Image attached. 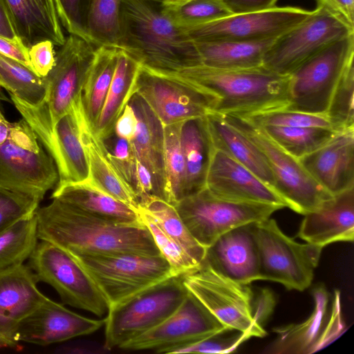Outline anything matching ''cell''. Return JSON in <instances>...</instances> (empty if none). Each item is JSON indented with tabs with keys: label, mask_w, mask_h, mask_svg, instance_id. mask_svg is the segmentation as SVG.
I'll use <instances>...</instances> for the list:
<instances>
[{
	"label": "cell",
	"mask_w": 354,
	"mask_h": 354,
	"mask_svg": "<svg viewBox=\"0 0 354 354\" xmlns=\"http://www.w3.org/2000/svg\"><path fill=\"white\" fill-rule=\"evenodd\" d=\"M39 240L50 242L69 253L160 254L143 223L110 222L53 198L35 211Z\"/></svg>",
	"instance_id": "obj_1"
},
{
	"label": "cell",
	"mask_w": 354,
	"mask_h": 354,
	"mask_svg": "<svg viewBox=\"0 0 354 354\" xmlns=\"http://www.w3.org/2000/svg\"><path fill=\"white\" fill-rule=\"evenodd\" d=\"M118 47L155 70L180 72L202 64L195 41L150 0H122Z\"/></svg>",
	"instance_id": "obj_2"
},
{
	"label": "cell",
	"mask_w": 354,
	"mask_h": 354,
	"mask_svg": "<svg viewBox=\"0 0 354 354\" xmlns=\"http://www.w3.org/2000/svg\"><path fill=\"white\" fill-rule=\"evenodd\" d=\"M177 73L207 93L212 112L252 114L285 109L289 104L290 75H279L263 66L222 69L200 64Z\"/></svg>",
	"instance_id": "obj_3"
},
{
	"label": "cell",
	"mask_w": 354,
	"mask_h": 354,
	"mask_svg": "<svg viewBox=\"0 0 354 354\" xmlns=\"http://www.w3.org/2000/svg\"><path fill=\"white\" fill-rule=\"evenodd\" d=\"M96 47L75 35L65 39L55 54V62L44 77L46 92L38 106L28 105L10 95L16 109L36 135L53 129L82 95Z\"/></svg>",
	"instance_id": "obj_4"
},
{
	"label": "cell",
	"mask_w": 354,
	"mask_h": 354,
	"mask_svg": "<svg viewBox=\"0 0 354 354\" xmlns=\"http://www.w3.org/2000/svg\"><path fill=\"white\" fill-rule=\"evenodd\" d=\"M352 35L354 20L337 0H316L309 16L274 40L262 66L279 75H290L326 46Z\"/></svg>",
	"instance_id": "obj_5"
},
{
	"label": "cell",
	"mask_w": 354,
	"mask_h": 354,
	"mask_svg": "<svg viewBox=\"0 0 354 354\" xmlns=\"http://www.w3.org/2000/svg\"><path fill=\"white\" fill-rule=\"evenodd\" d=\"M69 254L95 283L109 308L147 288L175 276L170 265L161 254Z\"/></svg>",
	"instance_id": "obj_6"
},
{
	"label": "cell",
	"mask_w": 354,
	"mask_h": 354,
	"mask_svg": "<svg viewBox=\"0 0 354 354\" xmlns=\"http://www.w3.org/2000/svg\"><path fill=\"white\" fill-rule=\"evenodd\" d=\"M187 294L183 275L173 276L109 308L104 348H119L157 326L177 310Z\"/></svg>",
	"instance_id": "obj_7"
},
{
	"label": "cell",
	"mask_w": 354,
	"mask_h": 354,
	"mask_svg": "<svg viewBox=\"0 0 354 354\" xmlns=\"http://www.w3.org/2000/svg\"><path fill=\"white\" fill-rule=\"evenodd\" d=\"M59 180L57 167L35 133L22 118L12 122L0 144V185L39 201Z\"/></svg>",
	"instance_id": "obj_8"
},
{
	"label": "cell",
	"mask_w": 354,
	"mask_h": 354,
	"mask_svg": "<svg viewBox=\"0 0 354 354\" xmlns=\"http://www.w3.org/2000/svg\"><path fill=\"white\" fill-rule=\"evenodd\" d=\"M222 115L262 152L272 174L273 189L288 207L304 215L333 196L311 177L297 159L280 147L260 127L241 114Z\"/></svg>",
	"instance_id": "obj_9"
},
{
	"label": "cell",
	"mask_w": 354,
	"mask_h": 354,
	"mask_svg": "<svg viewBox=\"0 0 354 354\" xmlns=\"http://www.w3.org/2000/svg\"><path fill=\"white\" fill-rule=\"evenodd\" d=\"M259 261V279L302 291L310 286L322 247L301 244L286 236L274 219L252 223Z\"/></svg>",
	"instance_id": "obj_10"
},
{
	"label": "cell",
	"mask_w": 354,
	"mask_h": 354,
	"mask_svg": "<svg viewBox=\"0 0 354 354\" xmlns=\"http://www.w3.org/2000/svg\"><path fill=\"white\" fill-rule=\"evenodd\" d=\"M174 206L190 234L205 248L227 231L267 219L281 209L274 205L223 199L205 187Z\"/></svg>",
	"instance_id": "obj_11"
},
{
	"label": "cell",
	"mask_w": 354,
	"mask_h": 354,
	"mask_svg": "<svg viewBox=\"0 0 354 354\" xmlns=\"http://www.w3.org/2000/svg\"><path fill=\"white\" fill-rule=\"evenodd\" d=\"M354 59V35L336 41L307 59L290 75L286 110L326 115L336 84Z\"/></svg>",
	"instance_id": "obj_12"
},
{
	"label": "cell",
	"mask_w": 354,
	"mask_h": 354,
	"mask_svg": "<svg viewBox=\"0 0 354 354\" xmlns=\"http://www.w3.org/2000/svg\"><path fill=\"white\" fill-rule=\"evenodd\" d=\"M28 266L38 282L53 287L64 304L98 317L107 313L108 304L95 283L63 248L40 240L29 258Z\"/></svg>",
	"instance_id": "obj_13"
},
{
	"label": "cell",
	"mask_w": 354,
	"mask_h": 354,
	"mask_svg": "<svg viewBox=\"0 0 354 354\" xmlns=\"http://www.w3.org/2000/svg\"><path fill=\"white\" fill-rule=\"evenodd\" d=\"M183 282L226 328L251 337L266 335V330L258 328L252 319L254 291L250 284L232 280L203 263L198 269L183 274Z\"/></svg>",
	"instance_id": "obj_14"
},
{
	"label": "cell",
	"mask_w": 354,
	"mask_h": 354,
	"mask_svg": "<svg viewBox=\"0 0 354 354\" xmlns=\"http://www.w3.org/2000/svg\"><path fill=\"white\" fill-rule=\"evenodd\" d=\"M136 93L142 97L164 126L203 117L212 111V102L207 93L177 72L140 65Z\"/></svg>",
	"instance_id": "obj_15"
},
{
	"label": "cell",
	"mask_w": 354,
	"mask_h": 354,
	"mask_svg": "<svg viewBox=\"0 0 354 354\" xmlns=\"http://www.w3.org/2000/svg\"><path fill=\"white\" fill-rule=\"evenodd\" d=\"M227 329L191 292L164 322L122 344L126 351H153L169 353Z\"/></svg>",
	"instance_id": "obj_16"
},
{
	"label": "cell",
	"mask_w": 354,
	"mask_h": 354,
	"mask_svg": "<svg viewBox=\"0 0 354 354\" xmlns=\"http://www.w3.org/2000/svg\"><path fill=\"white\" fill-rule=\"evenodd\" d=\"M311 12L298 7L275 6L262 11L233 14L185 30L196 41L276 39L301 23Z\"/></svg>",
	"instance_id": "obj_17"
},
{
	"label": "cell",
	"mask_w": 354,
	"mask_h": 354,
	"mask_svg": "<svg viewBox=\"0 0 354 354\" xmlns=\"http://www.w3.org/2000/svg\"><path fill=\"white\" fill-rule=\"evenodd\" d=\"M83 112L81 95L52 129L36 135L54 160L59 176L57 185L82 182L88 178V162L81 140Z\"/></svg>",
	"instance_id": "obj_18"
},
{
	"label": "cell",
	"mask_w": 354,
	"mask_h": 354,
	"mask_svg": "<svg viewBox=\"0 0 354 354\" xmlns=\"http://www.w3.org/2000/svg\"><path fill=\"white\" fill-rule=\"evenodd\" d=\"M205 187L223 199L287 207L268 184L223 151L213 147Z\"/></svg>",
	"instance_id": "obj_19"
},
{
	"label": "cell",
	"mask_w": 354,
	"mask_h": 354,
	"mask_svg": "<svg viewBox=\"0 0 354 354\" xmlns=\"http://www.w3.org/2000/svg\"><path fill=\"white\" fill-rule=\"evenodd\" d=\"M104 325L103 319H91L48 297L20 324L18 342L47 346L90 335Z\"/></svg>",
	"instance_id": "obj_20"
},
{
	"label": "cell",
	"mask_w": 354,
	"mask_h": 354,
	"mask_svg": "<svg viewBox=\"0 0 354 354\" xmlns=\"http://www.w3.org/2000/svg\"><path fill=\"white\" fill-rule=\"evenodd\" d=\"M24 263L0 269V346L15 347L21 322L47 297Z\"/></svg>",
	"instance_id": "obj_21"
},
{
	"label": "cell",
	"mask_w": 354,
	"mask_h": 354,
	"mask_svg": "<svg viewBox=\"0 0 354 354\" xmlns=\"http://www.w3.org/2000/svg\"><path fill=\"white\" fill-rule=\"evenodd\" d=\"M203 263L243 284L259 279V261L252 223L232 229L206 248Z\"/></svg>",
	"instance_id": "obj_22"
},
{
	"label": "cell",
	"mask_w": 354,
	"mask_h": 354,
	"mask_svg": "<svg viewBox=\"0 0 354 354\" xmlns=\"http://www.w3.org/2000/svg\"><path fill=\"white\" fill-rule=\"evenodd\" d=\"M299 162L332 196L354 187V129L337 133Z\"/></svg>",
	"instance_id": "obj_23"
},
{
	"label": "cell",
	"mask_w": 354,
	"mask_h": 354,
	"mask_svg": "<svg viewBox=\"0 0 354 354\" xmlns=\"http://www.w3.org/2000/svg\"><path fill=\"white\" fill-rule=\"evenodd\" d=\"M298 236L324 248L354 239V187L333 196L317 209L304 214Z\"/></svg>",
	"instance_id": "obj_24"
},
{
	"label": "cell",
	"mask_w": 354,
	"mask_h": 354,
	"mask_svg": "<svg viewBox=\"0 0 354 354\" xmlns=\"http://www.w3.org/2000/svg\"><path fill=\"white\" fill-rule=\"evenodd\" d=\"M16 35L27 48L50 41L61 46L65 41L55 0H3Z\"/></svg>",
	"instance_id": "obj_25"
},
{
	"label": "cell",
	"mask_w": 354,
	"mask_h": 354,
	"mask_svg": "<svg viewBox=\"0 0 354 354\" xmlns=\"http://www.w3.org/2000/svg\"><path fill=\"white\" fill-rule=\"evenodd\" d=\"M138 118V129L131 142L137 158L152 174L159 197L167 199V180L164 166V125L137 93L129 101Z\"/></svg>",
	"instance_id": "obj_26"
},
{
	"label": "cell",
	"mask_w": 354,
	"mask_h": 354,
	"mask_svg": "<svg viewBox=\"0 0 354 354\" xmlns=\"http://www.w3.org/2000/svg\"><path fill=\"white\" fill-rule=\"evenodd\" d=\"M81 140L88 162V180L102 191L137 211L139 207L137 195L112 164L104 140L94 131L84 109L81 119Z\"/></svg>",
	"instance_id": "obj_27"
},
{
	"label": "cell",
	"mask_w": 354,
	"mask_h": 354,
	"mask_svg": "<svg viewBox=\"0 0 354 354\" xmlns=\"http://www.w3.org/2000/svg\"><path fill=\"white\" fill-rule=\"evenodd\" d=\"M203 118L213 147L226 153L273 189L272 171L255 144L222 114L211 111Z\"/></svg>",
	"instance_id": "obj_28"
},
{
	"label": "cell",
	"mask_w": 354,
	"mask_h": 354,
	"mask_svg": "<svg viewBox=\"0 0 354 354\" xmlns=\"http://www.w3.org/2000/svg\"><path fill=\"white\" fill-rule=\"evenodd\" d=\"M51 198L80 209L102 219L118 224L142 223L138 212L93 185L88 179L57 185Z\"/></svg>",
	"instance_id": "obj_29"
},
{
	"label": "cell",
	"mask_w": 354,
	"mask_h": 354,
	"mask_svg": "<svg viewBox=\"0 0 354 354\" xmlns=\"http://www.w3.org/2000/svg\"><path fill=\"white\" fill-rule=\"evenodd\" d=\"M314 309L304 322L274 329L278 337L269 348L272 353H312L318 344L328 322L329 295L323 285L313 290Z\"/></svg>",
	"instance_id": "obj_30"
},
{
	"label": "cell",
	"mask_w": 354,
	"mask_h": 354,
	"mask_svg": "<svg viewBox=\"0 0 354 354\" xmlns=\"http://www.w3.org/2000/svg\"><path fill=\"white\" fill-rule=\"evenodd\" d=\"M140 64L119 48L114 75L101 113L94 127L97 136L105 140L114 133L115 122L136 93V84Z\"/></svg>",
	"instance_id": "obj_31"
},
{
	"label": "cell",
	"mask_w": 354,
	"mask_h": 354,
	"mask_svg": "<svg viewBox=\"0 0 354 354\" xmlns=\"http://www.w3.org/2000/svg\"><path fill=\"white\" fill-rule=\"evenodd\" d=\"M203 117L185 120L180 126V146L185 169L184 197L205 187L213 145Z\"/></svg>",
	"instance_id": "obj_32"
},
{
	"label": "cell",
	"mask_w": 354,
	"mask_h": 354,
	"mask_svg": "<svg viewBox=\"0 0 354 354\" xmlns=\"http://www.w3.org/2000/svg\"><path fill=\"white\" fill-rule=\"evenodd\" d=\"M274 39L194 41L202 64L222 69H243L261 66L264 54Z\"/></svg>",
	"instance_id": "obj_33"
},
{
	"label": "cell",
	"mask_w": 354,
	"mask_h": 354,
	"mask_svg": "<svg viewBox=\"0 0 354 354\" xmlns=\"http://www.w3.org/2000/svg\"><path fill=\"white\" fill-rule=\"evenodd\" d=\"M119 48L96 47L84 83L82 99L88 120L94 127L101 113L117 62Z\"/></svg>",
	"instance_id": "obj_34"
},
{
	"label": "cell",
	"mask_w": 354,
	"mask_h": 354,
	"mask_svg": "<svg viewBox=\"0 0 354 354\" xmlns=\"http://www.w3.org/2000/svg\"><path fill=\"white\" fill-rule=\"evenodd\" d=\"M139 206L148 212L160 227L180 243L199 263L202 264L206 248L199 244L189 232L174 205L155 195L139 198Z\"/></svg>",
	"instance_id": "obj_35"
},
{
	"label": "cell",
	"mask_w": 354,
	"mask_h": 354,
	"mask_svg": "<svg viewBox=\"0 0 354 354\" xmlns=\"http://www.w3.org/2000/svg\"><path fill=\"white\" fill-rule=\"evenodd\" d=\"M35 212L16 221L0 232V269L23 264L37 243Z\"/></svg>",
	"instance_id": "obj_36"
},
{
	"label": "cell",
	"mask_w": 354,
	"mask_h": 354,
	"mask_svg": "<svg viewBox=\"0 0 354 354\" xmlns=\"http://www.w3.org/2000/svg\"><path fill=\"white\" fill-rule=\"evenodd\" d=\"M0 86L30 106L40 104L46 95L44 77L15 59L0 53Z\"/></svg>",
	"instance_id": "obj_37"
},
{
	"label": "cell",
	"mask_w": 354,
	"mask_h": 354,
	"mask_svg": "<svg viewBox=\"0 0 354 354\" xmlns=\"http://www.w3.org/2000/svg\"><path fill=\"white\" fill-rule=\"evenodd\" d=\"M121 3L122 0L88 1L84 30L95 47H118Z\"/></svg>",
	"instance_id": "obj_38"
},
{
	"label": "cell",
	"mask_w": 354,
	"mask_h": 354,
	"mask_svg": "<svg viewBox=\"0 0 354 354\" xmlns=\"http://www.w3.org/2000/svg\"><path fill=\"white\" fill-rule=\"evenodd\" d=\"M260 127L280 147L297 160L314 151L338 133L331 129L321 127L272 125Z\"/></svg>",
	"instance_id": "obj_39"
},
{
	"label": "cell",
	"mask_w": 354,
	"mask_h": 354,
	"mask_svg": "<svg viewBox=\"0 0 354 354\" xmlns=\"http://www.w3.org/2000/svg\"><path fill=\"white\" fill-rule=\"evenodd\" d=\"M181 124L182 122L164 126L166 201L173 205L185 196V169L180 139Z\"/></svg>",
	"instance_id": "obj_40"
},
{
	"label": "cell",
	"mask_w": 354,
	"mask_h": 354,
	"mask_svg": "<svg viewBox=\"0 0 354 354\" xmlns=\"http://www.w3.org/2000/svg\"><path fill=\"white\" fill-rule=\"evenodd\" d=\"M354 59L344 68L331 95L326 115L337 132L354 129Z\"/></svg>",
	"instance_id": "obj_41"
},
{
	"label": "cell",
	"mask_w": 354,
	"mask_h": 354,
	"mask_svg": "<svg viewBox=\"0 0 354 354\" xmlns=\"http://www.w3.org/2000/svg\"><path fill=\"white\" fill-rule=\"evenodd\" d=\"M137 212L141 221L150 231L160 254L169 263L175 276L183 275L201 266L180 243L167 234L148 212L140 206Z\"/></svg>",
	"instance_id": "obj_42"
},
{
	"label": "cell",
	"mask_w": 354,
	"mask_h": 354,
	"mask_svg": "<svg viewBox=\"0 0 354 354\" xmlns=\"http://www.w3.org/2000/svg\"><path fill=\"white\" fill-rule=\"evenodd\" d=\"M162 8L175 24L183 29L232 15L222 0H189L180 5Z\"/></svg>",
	"instance_id": "obj_43"
},
{
	"label": "cell",
	"mask_w": 354,
	"mask_h": 354,
	"mask_svg": "<svg viewBox=\"0 0 354 354\" xmlns=\"http://www.w3.org/2000/svg\"><path fill=\"white\" fill-rule=\"evenodd\" d=\"M241 115H243L250 122L259 127L272 125L331 129L330 124L326 115L313 114L286 109Z\"/></svg>",
	"instance_id": "obj_44"
},
{
	"label": "cell",
	"mask_w": 354,
	"mask_h": 354,
	"mask_svg": "<svg viewBox=\"0 0 354 354\" xmlns=\"http://www.w3.org/2000/svg\"><path fill=\"white\" fill-rule=\"evenodd\" d=\"M40 201L0 185V232L19 221L34 214Z\"/></svg>",
	"instance_id": "obj_45"
},
{
	"label": "cell",
	"mask_w": 354,
	"mask_h": 354,
	"mask_svg": "<svg viewBox=\"0 0 354 354\" xmlns=\"http://www.w3.org/2000/svg\"><path fill=\"white\" fill-rule=\"evenodd\" d=\"M227 329L219 333L202 339L190 344L174 349L173 353H228L233 352L238 346L251 337L242 332Z\"/></svg>",
	"instance_id": "obj_46"
},
{
	"label": "cell",
	"mask_w": 354,
	"mask_h": 354,
	"mask_svg": "<svg viewBox=\"0 0 354 354\" xmlns=\"http://www.w3.org/2000/svg\"><path fill=\"white\" fill-rule=\"evenodd\" d=\"M88 1L55 0L62 26L69 34L78 36L87 41L88 39L84 30V20Z\"/></svg>",
	"instance_id": "obj_47"
},
{
	"label": "cell",
	"mask_w": 354,
	"mask_h": 354,
	"mask_svg": "<svg viewBox=\"0 0 354 354\" xmlns=\"http://www.w3.org/2000/svg\"><path fill=\"white\" fill-rule=\"evenodd\" d=\"M108 156L117 171L133 189L136 156L131 142L117 137L112 152L108 150Z\"/></svg>",
	"instance_id": "obj_48"
},
{
	"label": "cell",
	"mask_w": 354,
	"mask_h": 354,
	"mask_svg": "<svg viewBox=\"0 0 354 354\" xmlns=\"http://www.w3.org/2000/svg\"><path fill=\"white\" fill-rule=\"evenodd\" d=\"M54 44L48 40L39 41L28 49L30 64L34 72L41 77H46L55 62Z\"/></svg>",
	"instance_id": "obj_49"
},
{
	"label": "cell",
	"mask_w": 354,
	"mask_h": 354,
	"mask_svg": "<svg viewBox=\"0 0 354 354\" xmlns=\"http://www.w3.org/2000/svg\"><path fill=\"white\" fill-rule=\"evenodd\" d=\"M276 297L268 288L254 292L252 301V314L255 326L265 330L264 326L272 315L276 306Z\"/></svg>",
	"instance_id": "obj_50"
},
{
	"label": "cell",
	"mask_w": 354,
	"mask_h": 354,
	"mask_svg": "<svg viewBox=\"0 0 354 354\" xmlns=\"http://www.w3.org/2000/svg\"><path fill=\"white\" fill-rule=\"evenodd\" d=\"M138 123L137 115L128 103L115 122L113 133L117 137L131 142L135 138Z\"/></svg>",
	"instance_id": "obj_51"
},
{
	"label": "cell",
	"mask_w": 354,
	"mask_h": 354,
	"mask_svg": "<svg viewBox=\"0 0 354 354\" xmlns=\"http://www.w3.org/2000/svg\"><path fill=\"white\" fill-rule=\"evenodd\" d=\"M232 14L262 11L276 6L278 0H222Z\"/></svg>",
	"instance_id": "obj_52"
},
{
	"label": "cell",
	"mask_w": 354,
	"mask_h": 354,
	"mask_svg": "<svg viewBox=\"0 0 354 354\" xmlns=\"http://www.w3.org/2000/svg\"><path fill=\"white\" fill-rule=\"evenodd\" d=\"M0 53L17 60L32 70L28 55V48L20 41H12L0 36Z\"/></svg>",
	"instance_id": "obj_53"
},
{
	"label": "cell",
	"mask_w": 354,
	"mask_h": 354,
	"mask_svg": "<svg viewBox=\"0 0 354 354\" xmlns=\"http://www.w3.org/2000/svg\"><path fill=\"white\" fill-rule=\"evenodd\" d=\"M0 36L12 41H20L3 0H0Z\"/></svg>",
	"instance_id": "obj_54"
},
{
	"label": "cell",
	"mask_w": 354,
	"mask_h": 354,
	"mask_svg": "<svg viewBox=\"0 0 354 354\" xmlns=\"http://www.w3.org/2000/svg\"><path fill=\"white\" fill-rule=\"evenodd\" d=\"M12 127V122H10L3 114L0 109V144L6 140Z\"/></svg>",
	"instance_id": "obj_55"
},
{
	"label": "cell",
	"mask_w": 354,
	"mask_h": 354,
	"mask_svg": "<svg viewBox=\"0 0 354 354\" xmlns=\"http://www.w3.org/2000/svg\"><path fill=\"white\" fill-rule=\"evenodd\" d=\"M351 19L354 20V0H337Z\"/></svg>",
	"instance_id": "obj_56"
},
{
	"label": "cell",
	"mask_w": 354,
	"mask_h": 354,
	"mask_svg": "<svg viewBox=\"0 0 354 354\" xmlns=\"http://www.w3.org/2000/svg\"><path fill=\"white\" fill-rule=\"evenodd\" d=\"M153 1L161 7L174 6L182 4L189 0H150Z\"/></svg>",
	"instance_id": "obj_57"
},
{
	"label": "cell",
	"mask_w": 354,
	"mask_h": 354,
	"mask_svg": "<svg viewBox=\"0 0 354 354\" xmlns=\"http://www.w3.org/2000/svg\"><path fill=\"white\" fill-rule=\"evenodd\" d=\"M1 97H0V99H1Z\"/></svg>",
	"instance_id": "obj_58"
}]
</instances>
